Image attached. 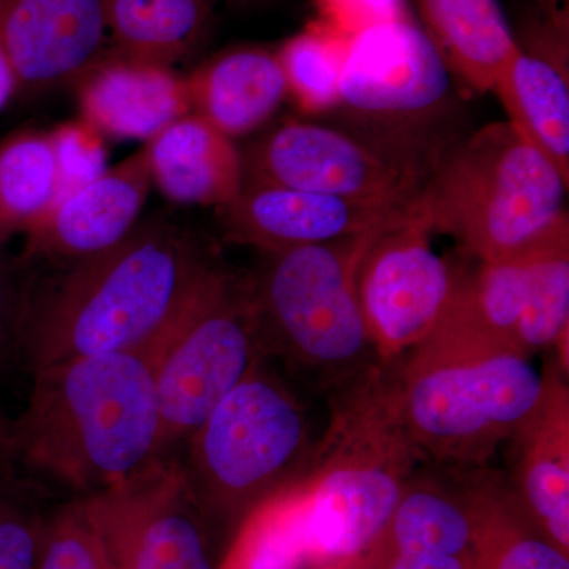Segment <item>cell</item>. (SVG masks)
I'll return each instance as SVG.
<instances>
[{
	"label": "cell",
	"instance_id": "d6a6232c",
	"mask_svg": "<svg viewBox=\"0 0 569 569\" xmlns=\"http://www.w3.org/2000/svg\"><path fill=\"white\" fill-rule=\"evenodd\" d=\"M389 569H466L460 557L425 556V553H397Z\"/></svg>",
	"mask_w": 569,
	"mask_h": 569
},
{
	"label": "cell",
	"instance_id": "e575fe53",
	"mask_svg": "<svg viewBox=\"0 0 569 569\" xmlns=\"http://www.w3.org/2000/svg\"><path fill=\"white\" fill-rule=\"evenodd\" d=\"M548 14H556V17H568L567 10L561 9L563 7V0H542Z\"/></svg>",
	"mask_w": 569,
	"mask_h": 569
},
{
	"label": "cell",
	"instance_id": "5b68a950",
	"mask_svg": "<svg viewBox=\"0 0 569 569\" xmlns=\"http://www.w3.org/2000/svg\"><path fill=\"white\" fill-rule=\"evenodd\" d=\"M331 408L296 498L309 556L350 559L388 529L422 462L397 422L385 370L331 400Z\"/></svg>",
	"mask_w": 569,
	"mask_h": 569
},
{
	"label": "cell",
	"instance_id": "5bb4252c",
	"mask_svg": "<svg viewBox=\"0 0 569 569\" xmlns=\"http://www.w3.org/2000/svg\"><path fill=\"white\" fill-rule=\"evenodd\" d=\"M219 211L230 241L263 252L359 238L415 213L261 183H244L236 200Z\"/></svg>",
	"mask_w": 569,
	"mask_h": 569
},
{
	"label": "cell",
	"instance_id": "ac0fdd59",
	"mask_svg": "<svg viewBox=\"0 0 569 569\" xmlns=\"http://www.w3.org/2000/svg\"><path fill=\"white\" fill-rule=\"evenodd\" d=\"M146 151L152 182L174 203L222 209L244 186L233 140L194 112L164 127Z\"/></svg>",
	"mask_w": 569,
	"mask_h": 569
},
{
	"label": "cell",
	"instance_id": "603a6c76",
	"mask_svg": "<svg viewBox=\"0 0 569 569\" xmlns=\"http://www.w3.org/2000/svg\"><path fill=\"white\" fill-rule=\"evenodd\" d=\"M212 0H104L112 58L170 69L203 40Z\"/></svg>",
	"mask_w": 569,
	"mask_h": 569
},
{
	"label": "cell",
	"instance_id": "7402d4cb",
	"mask_svg": "<svg viewBox=\"0 0 569 569\" xmlns=\"http://www.w3.org/2000/svg\"><path fill=\"white\" fill-rule=\"evenodd\" d=\"M463 468L421 463L415 470L389 523L397 553L462 557L475 533L458 496Z\"/></svg>",
	"mask_w": 569,
	"mask_h": 569
},
{
	"label": "cell",
	"instance_id": "4dcf8cb0",
	"mask_svg": "<svg viewBox=\"0 0 569 569\" xmlns=\"http://www.w3.org/2000/svg\"><path fill=\"white\" fill-rule=\"evenodd\" d=\"M321 22L350 39L376 26L408 17L403 0H316Z\"/></svg>",
	"mask_w": 569,
	"mask_h": 569
},
{
	"label": "cell",
	"instance_id": "836d02e7",
	"mask_svg": "<svg viewBox=\"0 0 569 569\" xmlns=\"http://www.w3.org/2000/svg\"><path fill=\"white\" fill-rule=\"evenodd\" d=\"M14 91H18L17 74H14L9 56L0 43V110L6 107Z\"/></svg>",
	"mask_w": 569,
	"mask_h": 569
},
{
	"label": "cell",
	"instance_id": "1f68e13d",
	"mask_svg": "<svg viewBox=\"0 0 569 569\" xmlns=\"http://www.w3.org/2000/svg\"><path fill=\"white\" fill-rule=\"evenodd\" d=\"M496 569H569V561L561 549L549 542L519 539L505 550Z\"/></svg>",
	"mask_w": 569,
	"mask_h": 569
},
{
	"label": "cell",
	"instance_id": "30bf717a",
	"mask_svg": "<svg viewBox=\"0 0 569 569\" xmlns=\"http://www.w3.org/2000/svg\"><path fill=\"white\" fill-rule=\"evenodd\" d=\"M430 236L410 213L367 234L356 261V296L387 369L432 335L462 277L432 249Z\"/></svg>",
	"mask_w": 569,
	"mask_h": 569
},
{
	"label": "cell",
	"instance_id": "8fae6325",
	"mask_svg": "<svg viewBox=\"0 0 569 569\" xmlns=\"http://www.w3.org/2000/svg\"><path fill=\"white\" fill-rule=\"evenodd\" d=\"M244 183L288 187L417 212L427 176L325 123L284 122L242 153Z\"/></svg>",
	"mask_w": 569,
	"mask_h": 569
},
{
	"label": "cell",
	"instance_id": "e0dca14e",
	"mask_svg": "<svg viewBox=\"0 0 569 569\" xmlns=\"http://www.w3.org/2000/svg\"><path fill=\"white\" fill-rule=\"evenodd\" d=\"M77 82L82 122L102 137L151 141L192 112L186 80L167 67L110 56Z\"/></svg>",
	"mask_w": 569,
	"mask_h": 569
},
{
	"label": "cell",
	"instance_id": "d590c367",
	"mask_svg": "<svg viewBox=\"0 0 569 569\" xmlns=\"http://www.w3.org/2000/svg\"><path fill=\"white\" fill-rule=\"evenodd\" d=\"M2 421H3V417H0V425H2Z\"/></svg>",
	"mask_w": 569,
	"mask_h": 569
},
{
	"label": "cell",
	"instance_id": "4fadbf2b",
	"mask_svg": "<svg viewBox=\"0 0 569 569\" xmlns=\"http://www.w3.org/2000/svg\"><path fill=\"white\" fill-rule=\"evenodd\" d=\"M104 0H0V43L18 91L78 81L104 58Z\"/></svg>",
	"mask_w": 569,
	"mask_h": 569
},
{
	"label": "cell",
	"instance_id": "83f0119b",
	"mask_svg": "<svg viewBox=\"0 0 569 569\" xmlns=\"http://www.w3.org/2000/svg\"><path fill=\"white\" fill-rule=\"evenodd\" d=\"M36 569H112L78 501L51 516Z\"/></svg>",
	"mask_w": 569,
	"mask_h": 569
},
{
	"label": "cell",
	"instance_id": "44dd1931",
	"mask_svg": "<svg viewBox=\"0 0 569 569\" xmlns=\"http://www.w3.org/2000/svg\"><path fill=\"white\" fill-rule=\"evenodd\" d=\"M426 33L471 91H492L518 48L497 0H418Z\"/></svg>",
	"mask_w": 569,
	"mask_h": 569
},
{
	"label": "cell",
	"instance_id": "ffe728a7",
	"mask_svg": "<svg viewBox=\"0 0 569 569\" xmlns=\"http://www.w3.org/2000/svg\"><path fill=\"white\" fill-rule=\"evenodd\" d=\"M186 82L192 112L231 140L268 122L288 97L277 54L258 48L217 56Z\"/></svg>",
	"mask_w": 569,
	"mask_h": 569
},
{
	"label": "cell",
	"instance_id": "d4e9b609",
	"mask_svg": "<svg viewBox=\"0 0 569 569\" xmlns=\"http://www.w3.org/2000/svg\"><path fill=\"white\" fill-rule=\"evenodd\" d=\"M569 219L556 228L531 260L529 305L520 331V350H559L568 359Z\"/></svg>",
	"mask_w": 569,
	"mask_h": 569
},
{
	"label": "cell",
	"instance_id": "7a4b0ae2",
	"mask_svg": "<svg viewBox=\"0 0 569 569\" xmlns=\"http://www.w3.org/2000/svg\"><path fill=\"white\" fill-rule=\"evenodd\" d=\"M32 376L24 411L0 425V452L32 477L86 498L159 458V399L146 350L70 359Z\"/></svg>",
	"mask_w": 569,
	"mask_h": 569
},
{
	"label": "cell",
	"instance_id": "3957f363",
	"mask_svg": "<svg viewBox=\"0 0 569 569\" xmlns=\"http://www.w3.org/2000/svg\"><path fill=\"white\" fill-rule=\"evenodd\" d=\"M366 238L266 252L261 268L246 277L263 358L276 356L329 400L387 369L356 296Z\"/></svg>",
	"mask_w": 569,
	"mask_h": 569
},
{
	"label": "cell",
	"instance_id": "f1b7e54d",
	"mask_svg": "<svg viewBox=\"0 0 569 569\" xmlns=\"http://www.w3.org/2000/svg\"><path fill=\"white\" fill-rule=\"evenodd\" d=\"M50 140L58 164V201L96 181L108 170L103 137L88 123H63L50 133Z\"/></svg>",
	"mask_w": 569,
	"mask_h": 569
},
{
	"label": "cell",
	"instance_id": "9a60e30c",
	"mask_svg": "<svg viewBox=\"0 0 569 569\" xmlns=\"http://www.w3.org/2000/svg\"><path fill=\"white\" fill-rule=\"evenodd\" d=\"M507 121L569 179L568 18L549 17L498 73Z\"/></svg>",
	"mask_w": 569,
	"mask_h": 569
},
{
	"label": "cell",
	"instance_id": "6da1fadb",
	"mask_svg": "<svg viewBox=\"0 0 569 569\" xmlns=\"http://www.w3.org/2000/svg\"><path fill=\"white\" fill-rule=\"evenodd\" d=\"M219 268L179 224H134L111 249L70 261L52 279H31L20 361L33 372L86 356L146 350Z\"/></svg>",
	"mask_w": 569,
	"mask_h": 569
},
{
	"label": "cell",
	"instance_id": "484cf974",
	"mask_svg": "<svg viewBox=\"0 0 569 569\" xmlns=\"http://www.w3.org/2000/svg\"><path fill=\"white\" fill-rule=\"evenodd\" d=\"M347 37L313 22L277 52L288 96L306 112H332L339 104Z\"/></svg>",
	"mask_w": 569,
	"mask_h": 569
},
{
	"label": "cell",
	"instance_id": "4316f807",
	"mask_svg": "<svg viewBox=\"0 0 569 569\" xmlns=\"http://www.w3.org/2000/svg\"><path fill=\"white\" fill-rule=\"evenodd\" d=\"M44 482L0 452V569H36L50 522Z\"/></svg>",
	"mask_w": 569,
	"mask_h": 569
},
{
	"label": "cell",
	"instance_id": "ba28073f",
	"mask_svg": "<svg viewBox=\"0 0 569 569\" xmlns=\"http://www.w3.org/2000/svg\"><path fill=\"white\" fill-rule=\"evenodd\" d=\"M182 468L204 511H241L290 492L312 468L318 443L306 407L264 359L190 438Z\"/></svg>",
	"mask_w": 569,
	"mask_h": 569
},
{
	"label": "cell",
	"instance_id": "8992f818",
	"mask_svg": "<svg viewBox=\"0 0 569 569\" xmlns=\"http://www.w3.org/2000/svg\"><path fill=\"white\" fill-rule=\"evenodd\" d=\"M560 370L541 373L518 353L400 362L388 395L422 463L481 468L541 410Z\"/></svg>",
	"mask_w": 569,
	"mask_h": 569
},
{
	"label": "cell",
	"instance_id": "f546056e",
	"mask_svg": "<svg viewBox=\"0 0 569 569\" xmlns=\"http://www.w3.org/2000/svg\"><path fill=\"white\" fill-rule=\"evenodd\" d=\"M31 277L0 250V372L20 361L22 318Z\"/></svg>",
	"mask_w": 569,
	"mask_h": 569
},
{
	"label": "cell",
	"instance_id": "d6986e66",
	"mask_svg": "<svg viewBox=\"0 0 569 569\" xmlns=\"http://www.w3.org/2000/svg\"><path fill=\"white\" fill-rule=\"evenodd\" d=\"M563 370L541 410L509 441L520 497L559 549L569 546V402Z\"/></svg>",
	"mask_w": 569,
	"mask_h": 569
},
{
	"label": "cell",
	"instance_id": "2e32d148",
	"mask_svg": "<svg viewBox=\"0 0 569 569\" xmlns=\"http://www.w3.org/2000/svg\"><path fill=\"white\" fill-rule=\"evenodd\" d=\"M151 182L144 148L52 206L29 231V250L70 263L111 249L133 230Z\"/></svg>",
	"mask_w": 569,
	"mask_h": 569
},
{
	"label": "cell",
	"instance_id": "9c48e42d",
	"mask_svg": "<svg viewBox=\"0 0 569 569\" xmlns=\"http://www.w3.org/2000/svg\"><path fill=\"white\" fill-rule=\"evenodd\" d=\"M156 373L160 451L192 438L213 408L263 361L246 277L217 269L181 316L146 348Z\"/></svg>",
	"mask_w": 569,
	"mask_h": 569
},
{
	"label": "cell",
	"instance_id": "7c38bea8",
	"mask_svg": "<svg viewBox=\"0 0 569 569\" xmlns=\"http://www.w3.org/2000/svg\"><path fill=\"white\" fill-rule=\"evenodd\" d=\"M78 503L112 569H213L200 508L173 463L156 458Z\"/></svg>",
	"mask_w": 569,
	"mask_h": 569
},
{
	"label": "cell",
	"instance_id": "52a82bcc",
	"mask_svg": "<svg viewBox=\"0 0 569 569\" xmlns=\"http://www.w3.org/2000/svg\"><path fill=\"white\" fill-rule=\"evenodd\" d=\"M335 111L347 132L418 168L427 179L462 138L455 126L451 70L410 18L348 39Z\"/></svg>",
	"mask_w": 569,
	"mask_h": 569
},
{
	"label": "cell",
	"instance_id": "cb8c5ba5",
	"mask_svg": "<svg viewBox=\"0 0 569 569\" xmlns=\"http://www.w3.org/2000/svg\"><path fill=\"white\" fill-rule=\"evenodd\" d=\"M59 198L50 134L22 132L0 146V241L29 231Z\"/></svg>",
	"mask_w": 569,
	"mask_h": 569
},
{
	"label": "cell",
	"instance_id": "277c9868",
	"mask_svg": "<svg viewBox=\"0 0 569 569\" xmlns=\"http://www.w3.org/2000/svg\"><path fill=\"white\" fill-rule=\"evenodd\" d=\"M569 179L508 121L459 138L438 160L417 204L430 233L463 253L505 260L533 249L568 213Z\"/></svg>",
	"mask_w": 569,
	"mask_h": 569
}]
</instances>
